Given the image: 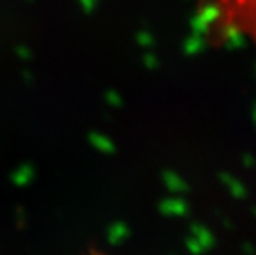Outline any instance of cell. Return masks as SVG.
Listing matches in <instances>:
<instances>
[{
    "mask_svg": "<svg viewBox=\"0 0 256 255\" xmlns=\"http://www.w3.org/2000/svg\"><path fill=\"white\" fill-rule=\"evenodd\" d=\"M198 10L212 37L242 40L256 50V0H198Z\"/></svg>",
    "mask_w": 256,
    "mask_h": 255,
    "instance_id": "obj_1",
    "label": "cell"
}]
</instances>
